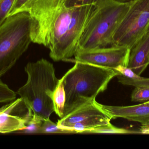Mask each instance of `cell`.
<instances>
[{
	"instance_id": "cell-11",
	"label": "cell",
	"mask_w": 149,
	"mask_h": 149,
	"mask_svg": "<svg viewBox=\"0 0 149 149\" xmlns=\"http://www.w3.org/2000/svg\"><path fill=\"white\" fill-rule=\"evenodd\" d=\"M149 65V31L130 50L128 66L141 76Z\"/></svg>"
},
{
	"instance_id": "cell-23",
	"label": "cell",
	"mask_w": 149,
	"mask_h": 149,
	"mask_svg": "<svg viewBox=\"0 0 149 149\" xmlns=\"http://www.w3.org/2000/svg\"><path fill=\"white\" fill-rule=\"evenodd\" d=\"M100 0H65V6L67 7H74L85 4H93Z\"/></svg>"
},
{
	"instance_id": "cell-19",
	"label": "cell",
	"mask_w": 149,
	"mask_h": 149,
	"mask_svg": "<svg viewBox=\"0 0 149 149\" xmlns=\"http://www.w3.org/2000/svg\"><path fill=\"white\" fill-rule=\"evenodd\" d=\"M16 98L15 93L0 79V103L11 102Z\"/></svg>"
},
{
	"instance_id": "cell-18",
	"label": "cell",
	"mask_w": 149,
	"mask_h": 149,
	"mask_svg": "<svg viewBox=\"0 0 149 149\" xmlns=\"http://www.w3.org/2000/svg\"><path fill=\"white\" fill-rule=\"evenodd\" d=\"M43 121V120L39 118L32 116L26 123L25 127L18 132L27 134L41 133V126Z\"/></svg>"
},
{
	"instance_id": "cell-24",
	"label": "cell",
	"mask_w": 149,
	"mask_h": 149,
	"mask_svg": "<svg viewBox=\"0 0 149 149\" xmlns=\"http://www.w3.org/2000/svg\"><path fill=\"white\" fill-rule=\"evenodd\" d=\"M29 1V0H16L8 16L18 13L22 7Z\"/></svg>"
},
{
	"instance_id": "cell-26",
	"label": "cell",
	"mask_w": 149,
	"mask_h": 149,
	"mask_svg": "<svg viewBox=\"0 0 149 149\" xmlns=\"http://www.w3.org/2000/svg\"><path fill=\"white\" fill-rule=\"evenodd\" d=\"M147 102H149V101H147Z\"/></svg>"
},
{
	"instance_id": "cell-2",
	"label": "cell",
	"mask_w": 149,
	"mask_h": 149,
	"mask_svg": "<svg viewBox=\"0 0 149 149\" xmlns=\"http://www.w3.org/2000/svg\"><path fill=\"white\" fill-rule=\"evenodd\" d=\"M27 82L17 92L31 116L46 120L54 112L53 94L59 80L52 63L42 58L30 62L24 68Z\"/></svg>"
},
{
	"instance_id": "cell-15",
	"label": "cell",
	"mask_w": 149,
	"mask_h": 149,
	"mask_svg": "<svg viewBox=\"0 0 149 149\" xmlns=\"http://www.w3.org/2000/svg\"><path fill=\"white\" fill-rule=\"evenodd\" d=\"M84 133L88 134H140L139 131H133L123 128L116 127L111 123L99 126L93 129L88 130Z\"/></svg>"
},
{
	"instance_id": "cell-6",
	"label": "cell",
	"mask_w": 149,
	"mask_h": 149,
	"mask_svg": "<svg viewBox=\"0 0 149 149\" xmlns=\"http://www.w3.org/2000/svg\"><path fill=\"white\" fill-rule=\"evenodd\" d=\"M149 31V0L131 2L113 36V46L131 48Z\"/></svg>"
},
{
	"instance_id": "cell-3",
	"label": "cell",
	"mask_w": 149,
	"mask_h": 149,
	"mask_svg": "<svg viewBox=\"0 0 149 149\" xmlns=\"http://www.w3.org/2000/svg\"><path fill=\"white\" fill-rule=\"evenodd\" d=\"M95 3L74 7L65 6L57 14L52 26L48 48L54 61L74 56L84 29Z\"/></svg>"
},
{
	"instance_id": "cell-17",
	"label": "cell",
	"mask_w": 149,
	"mask_h": 149,
	"mask_svg": "<svg viewBox=\"0 0 149 149\" xmlns=\"http://www.w3.org/2000/svg\"><path fill=\"white\" fill-rule=\"evenodd\" d=\"M118 81L125 85L132 86L135 87H149V78L140 77L138 79L128 78L121 75L117 76Z\"/></svg>"
},
{
	"instance_id": "cell-22",
	"label": "cell",
	"mask_w": 149,
	"mask_h": 149,
	"mask_svg": "<svg viewBox=\"0 0 149 149\" xmlns=\"http://www.w3.org/2000/svg\"><path fill=\"white\" fill-rule=\"evenodd\" d=\"M115 70L119 72L120 73V75L128 78L135 79L139 78L141 77V76L137 75L136 73H135L134 71L128 66H120L116 67Z\"/></svg>"
},
{
	"instance_id": "cell-14",
	"label": "cell",
	"mask_w": 149,
	"mask_h": 149,
	"mask_svg": "<svg viewBox=\"0 0 149 149\" xmlns=\"http://www.w3.org/2000/svg\"><path fill=\"white\" fill-rule=\"evenodd\" d=\"M66 100V95L63 85L61 80L53 94L52 101L54 112L60 117H63L64 109Z\"/></svg>"
},
{
	"instance_id": "cell-21",
	"label": "cell",
	"mask_w": 149,
	"mask_h": 149,
	"mask_svg": "<svg viewBox=\"0 0 149 149\" xmlns=\"http://www.w3.org/2000/svg\"><path fill=\"white\" fill-rule=\"evenodd\" d=\"M16 0H0V26L2 24Z\"/></svg>"
},
{
	"instance_id": "cell-13",
	"label": "cell",
	"mask_w": 149,
	"mask_h": 149,
	"mask_svg": "<svg viewBox=\"0 0 149 149\" xmlns=\"http://www.w3.org/2000/svg\"><path fill=\"white\" fill-rule=\"evenodd\" d=\"M111 120L110 117L105 113L77 122L72 125L69 129L73 130L76 133H84L99 126L107 124L110 122Z\"/></svg>"
},
{
	"instance_id": "cell-9",
	"label": "cell",
	"mask_w": 149,
	"mask_h": 149,
	"mask_svg": "<svg viewBox=\"0 0 149 149\" xmlns=\"http://www.w3.org/2000/svg\"><path fill=\"white\" fill-rule=\"evenodd\" d=\"M97 104L111 120L123 118L131 121L139 122L142 126L149 127V102L127 106H107L98 102Z\"/></svg>"
},
{
	"instance_id": "cell-20",
	"label": "cell",
	"mask_w": 149,
	"mask_h": 149,
	"mask_svg": "<svg viewBox=\"0 0 149 149\" xmlns=\"http://www.w3.org/2000/svg\"><path fill=\"white\" fill-rule=\"evenodd\" d=\"M131 98L134 102L144 103L149 101V87H135L132 92Z\"/></svg>"
},
{
	"instance_id": "cell-25",
	"label": "cell",
	"mask_w": 149,
	"mask_h": 149,
	"mask_svg": "<svg viewBox=\"0 0 149 149\" xmlns=\"http://www.w3.org/2000/svg\"><path fill=\"white\" fill-rule=\"evenodd\" d=\"M115 1L123 3H130L134 1H135V0H115Z\"/></svg>"
},
{
	"instance_id": "cell-16",
	"label": "cell",
	"mask_w": 149,
	"mask_h": 149,
	"mask_svg": "<svg viewBox=\"0 0 149 149\" xmlns=\"http://www.w3.org/2000/svg\"><path fill=\"white\" fill-rule=\"evenodd\" d=\"M41 133L50 134H74L73 130L63 128L58 126L57 123H54L49 118L44 120L41 126Z\"/></svg>"
},
{
	"instance_id": "cell-4",
	"label": "cell",
	"mask_w": 149,
	"mask_h": 149,
	"mask_svg": "<svg viewBox=\"0 0 149 149\" xmlns=\"http://www.w3.org/2000/svg\"><path fill=\"white\" fill-rule=\"evenodd\" d=\"M131 2L100 0L89 18L78 43L77 51L113 46V36ZM76 54V53H75Z\"/></svg>"
},
{
	"instance_id": "cell-5",
	"label": "cell",
	"mask_w": 149,
	"mask_h": 149,
	"mask_svg": "<svg viewBox=\"0 0 149 149\" xmlns=\"http://www.w3.org/2000/svg\"><path fill=\"white\" fill-rule=\"evenodd\" d=\"M31 42L29 13L22 11L8 17L0 26V79L14 66Z\"/></svg>"
},
{
	"instance_id": "cell-1",
	"label": "cell",
	"mask_w": 149,
	"mask_h": 149,
	"mask_svg": "<svg viewBox=\"0 0 149 149\" xmlns=\"http://www.w3.org/2000/svg\"><path fill=\"white\" fill-rule=\"evenodd\" d=\"M120 75L115 69L75 61L74 66L60 79L66 95L63 117L94 101L107 89L110 80Z\"/></svg>"
},
{
	"instance_id": "cell-10",
	"label": "cell",
	"mask_w": 149,
	"mask_h": 149,
	"mask_svg": "<svg viewBox=\"0 0 149 149\" xmlns=\"http://www.w3.org/2000/svg\"><path fill=\"white\" fill-rule=\"evenodd\" d=\"M23 103L22 99L18 98L0 108V133L18 132L25 127L26 123L32 116L29 113L23 116L14 114Z\"/></svg>"
},
{
	"instance_id": "cell-12",
	"label": "cell",
	"mask_w": 149,
	"mask_h": 149,
	"mask_svg": "<svg viewBox=\"0 0 149 149\" xmlns=\"http://www.w3.org/2000/svg\"><path fill=\"white\" fill-rule=\"evenodd\" d=\"M105 113L98 106L97 101L95 100L93 102L79 108L63 118H61L60 120H58L57 124L60 127L69 129L77 122Z\"/></svg>"
},
{
	"instance_id": "cell-8",
	"label": "cell",
	"mask_w": 149,
	"mask_h": 149,
	"mask_svg": "<svg viewBox=\"0 0 149 149\" xmlns=\"http://www.w3.org/2000/svg\"><path fill=\"white\" fill-rule=\"evenodd\" d=\"M130 49L125 46H111L79 52L75 61L115 69L120 66H128Z\"/></svg>"
},
{
	"instance_id": "cell-7",
	"label": "cell",
	"mask_w": 149,
	"mask_h": 149,
	"mask_svg": "<svg viewBox=\"0 0 149 149\" xmlns=\"http://www.w3.org/2000/svg\"><path fill=\"white\" fill-rule=\"evenodd\" d=\"M65 0H29L19 10L26 11L31 19L32 42L49 47L52 26Z\"/></svg>"
}]
</instances>
